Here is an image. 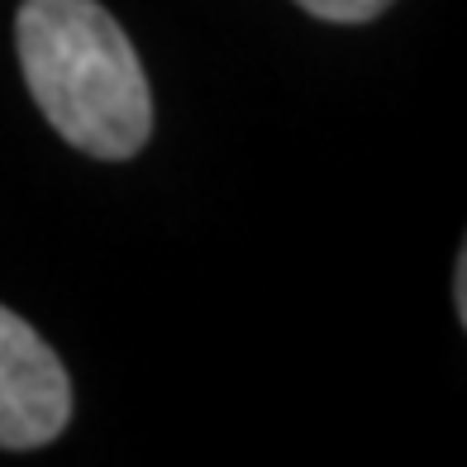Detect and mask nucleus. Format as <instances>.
I'll return each mask as SVG.
<instances>
[{
    "instance_id": "1",
    "label": "nucleus",
    "mask_w": 467,
    "mask_h": 467,
    "mask_svg": "<svg viewBox=\"0 0 467 467\" xmlns=\"http://www.w3.org/2000/svg\"><path fill=\"white\" fill-rule=\"evenodd\" d=\"M19 67L48 124L91 158H134L153 134V91L119 19L96 0H25Z\"/></svg>"
},
{
    "instance_id": "2",
    "label": "nucleus",
    "mask_w": 467,
    "mask_h": 467,
    "mask_svg": "<svg viewBox=\"0 0 467 467\" xmlns=\"http://www.w3.org/2000/svg\"><path fill=\"white\" fill-rule=\"evenodd\" d=\"M72 420V381L57 353L0 306V449H44Z\"/></svg>"
},
{
    "instance_id": "3",
    "label": "nucleus",
    "mask_w": 467,
    "mask_h": 467,
    "mask_svg": "<svg viewBox=\"0 0 467 467\" xmlns=\"http://www.w3.org/2000/svg\"><path fill=\"white\" fill-rule=\"evenodd\" d=\"M296 5L310 10L315 19H329V25H368L391 0H296Z\"/></svg>"
}]
</instances>
